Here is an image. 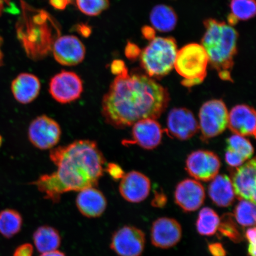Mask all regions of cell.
<instances>
[{
  "label": "cell",
  "mask_w": 256,
  "mask_h": 256,
  "mask_svg": "<svg viewBox=\"0 0 256 256\" xmlns=\"http://www.w3.org/2000/svg\"><path fill=\"white\" fill-rule=\"evenodd\" d=\"M80 12L88 16L100 15L110 8L108 0H76Z\"/></svg>",
  "instance_id": "31"
},
{
  "label": "cell",
  "mask_w": 256,
  "mask_h": 256,
  "mask_svg": "<svg viewBox=\"0 0 256 256\" xmlns=\"http://www.w3.org/2000/svg\"><path fill=\"white\" fill-rule=\"evenodd\" d=\"M76 206L80 212L88 218H97L107 209L108 200L104 194L94 187L79 192Z\"/></svg>",
  "instance_id": "19"
},
{
  "label": "cell",
  "mask_w": 256,
  "mask_h": 256,
  "mask_svg": "<svg viewBox=\"0 0 256 256\" xmlns=\"http://www.w3.org/2000/svg\"><path fill=\"white\" fill-rule=\"evenodd\" d=\"M3 44V40L1 36H0V67L3 65L4 62V55H3L2 51V46Z\"/></svg>",
  "instance_id": "44"
},
{
  "label": "cell",
  "mask_w": 256,
  "mask_h": 256,
  "mask_svg": "<svg viewBox=\"0 0 256 256\" xmlns=\"http://www.w3.org/2000/svg\"><path fill=\"white\" fill-rule=\"evenodd\" d=\"M230 8L232 14L238 20H250L255 17L256 14L255 0H232Z\"/></svg>",
  "instance_id": "29"
},
{
  "label": "cell",
  "mask_w": 256,
  "mask_h": 256,
  "mask_svg": "<svg viewBox=\"0 0 256 256\" xmlns=\"http://www.w3.org/2000/svg\"><path fill=\"white\" fill-rule=\"evenodd\" d=\"M168 92L150 76L129 74L128 68L116 76L102 102L106 123L124 129L140 120L158 119L168 108Z\"/></svg>",
  "instance_id": "1"
},
{
  "label": "cell",
  "mask_w": 256,
  "mask_h": 256,
  "mask_svg": "<svg viewBox=\"0 0 256 256\" xmlns=\"http://www.w3.org/2000/svg\"><path fill=\"white\" fill-rule=\"evenodd\" d=\"M256 168V160L254 158L236 169L234 172L232 180L236 197L255 204Z\"/></svg>",
  "instance_id": "13"
},
{
  "label": "cell",
  "mask_w": 256,
  "mask_h": 256,
  "mask_svg": "<svg viewBox=\"0 0 256 256\" xmlns=\"http://www.w3.org/2000/svg\"><path fill=\"white\" fill-rule=\"evenodd\" d=\"M9 5V0H0V14H2L3 10H4V4Z\"/></svg>",
  "instance_id": "46"
},
{
  "label": "cell",
  "mask_w": 256,
  "mask_h": 256,
  "mask_svg": "<svg viewBox=\"0 0 256 256\" xmlns=\"http://www.w3.org/2000/svg\"><path fill=\"white\" fill-rule=\"evenodd\" d=\"M34 247L30 244H24L19 246L16 250L14 256H33Z\"/></svg>",
  "instance_id": "34"
},
{
  "label": "cell",
  "mask_w": 256,
  "mask_h": 256,
  "mask_svg": "<svg viewBox=\"0 0 256 256\" xmlns=\"http://www.w3.org/2000/svg\"><path fill=\"white\" fill-rule=\"evenodd\" d=\"M213 202L220 207H228L234 202L235 192L231 179L226 175L217 176L209 188Z\"/></svg>",
  "instance_id": "23"
},
{
  "label": "cell",
  "mask_w": 256,
  "mask_h": 256,
  "mask_svg": "<svg viewBox=\"0 0 256 256\" xmlns=\"http://www.w3.org/2000/svg\"><path fill=\"white\" fill-rule=\"evenodd\" d=\"M256 228H250L246 233V236L250 244L256 246Z\"/></svg>",
  "instance_id": "40"
},
{
  "label": "cell",
  "mask_w": 256,
  "mask_h": 256,
  "mask_svg": "<svg viewBox=\"0 0 256 256\" xmlns=\"http://www.w3.org/2000/svg\"><path fill=\"white\" fill-rule=\"evenodd\" d=\"M78 30L80 33L84 37L90 36V35L92 33L91 28L88 27L87 26L80 25Z\"/></svg>",
  "instance_id": "41"
},
{
  "label": "cell",
  "mask_w": 256,
  "mask_h": 256,
  "mask_svg": "<svg viewBox=\"0 0 256 256\" xmlns=\"http://www.w3.org/2000/svg\"><path fill=\"white\" fill-rule=\"evenodd\" d=\"M206 28L202 46L208 54L209 62L224 81L232 82V72L238 52V32L226 22L215 19L204 22Z\"/></svg>",
  "instance_id": "3"
},
{
  "label": "cell",
  "mask_w": 256,
  "mask_h": 256,
  "mask_svg": "<svg viewBox=\"0 0 256 256\" xmlns=\"http://www.w3.org/2000/svg\"><path fill=\"white\" fill-rule=\"evenodd\" d=\"M228 22L229 24L228 25H230V26H235L238 24V20L235 16L231 14L228 16Z\"/></svg>",
  "instance_id": "42"
},
{
  "label": "cell",
  "mask_w": 256,
  "mask_h": 256,
  "mask_svg": "<svg viewBox=\"0 0 256 256\" xmlns=\"http://www.w3.org/2000/svg\"><path fill=\"white\" fill-rule=\"evenodd\" d=\"M218 230L220 234L231 240L234 242L238 243L242 241L241 232L231 214H225L222 218H220Z\"/></svg>",
  "instance_id": "30"
},
{
  "label": "cell",
  "mask_w": 256,
  "mask_h": 256,
  "mask_svg": "<svg viewBox=\"0 0 256 256\" xmlns=\"http://www.w3.org/2000/svg\"><path fill=\"white\" fill-rule=\"evenodd\" d=\"M256 112L247 105H238L232 108L228 116V126L236 135L256 137Z\"/></svg>",
  "instance_id": "20"
},
{
  "label": "cell",
  "mask_w": 256,
  "mask_h": 256,
  "mask_svg": "<svg viewBox=\"0 0 256 256\" xmlns=\"http://www.w3.org/2000/svg\"><path fill=\"white\" fill-rule=\"evenodd\" d=\"M50 159L57 168L31 184L44 194V199L58 203L62 195L96 188L105 172L106 160L97 142L79 140L51 150Z\"/></svg>",
  "instance_id": "2"
},
{
  "label": "cell",
  "mask_w": 256,
  "mask_h": 256,
  "mask_svg": "<svg viewBox=\"0 0 256 256\" xmlns=\"http://www.w3.org/2000/svg\"><path fill=\"white\" fill-rule=\"evenodd\" d=\"M209 250L212 256H226V252L223 246L220 243H215L209 246Z\"/></svg>",
  "instance_id": "36"
},
{
  "label": "cell",
  "mask_w": 256,
  "mask_h": 256,
  "mask_svg": "<svg viewBox=\"0 0 256 256\" xmlns=\"http://www.w3.org/2000/svg\"><path fill=\"white\" fill-rule=\"evenodd\" d=\"M142 33L143 36L145 38L146 40H148L152 41L156 38V31L151 27H144L142 30Z\"/></svg>",
  "instance_id": "39"
},
{
  "label": "cell",
  "mask_w": 256,
  "mask_h": 256,
  "mask_svg": "<svg viewBox=\"0 0 256 256\" xmlns=\"http://www.w3.org/2000/svg\"><path fill=\"white\" fill-rule=\"evenodd\" d=\"M228 116L223 101L214 100L204 104L200 113V128L204 138H212L223 133L228 126Z\"/></svg>",
  "instance_id": "7"
},
{
  "label": "cell",
  "mask_w": 256,
  "mask_h": 256,
  "mask_svg": "<svg viewBox=\"0 0 256 256\" xmlns=\"http://www.w3.org/2000/svg\"><path fill=\"white\" fill-rule=\"evenodd\" d=\"M254 154V146L244 136L235 135L227 140L226 160L231 167H240L251 158Z\"/></svg>",
  "instance_id": "22"
},
{
  "label": "cell",
  "mask_w": 256,
  "mask_h": 256,
  "mask_svg": "<svg viewBox=\"0 0 256 256\" xmlns=\"http://www.w3.org/2000/svg\"><path fill=\"white\" fill-rule=\"evenodd\" d=\"M220 168V160L215 153L212 152H194L187 160V170L192 177L198 180H212L218 174Z\"/></svg>",
  "instance_id": "11"
},
{
  "label": "cell",
  "mask_w": 256,
  "mask_h": 256,
  "mask_svg": "<svg viewBox=\"0 0 256 256\" xmlns=\"http://www.w3.org/2000/svg\"><path fill=\"white\" fill-rule=\"evenodd\" d=\"M133 126V140H128L124 144H138L143 148L152 150L161 143L164 130L155 120H140Z\"/></svg>",
  "instance_id": "18"
},
{
  "label": "cell",
  "mask_w": 256,
  "mask_h": 256,
  "mask_svg": "<svg viewBox=\"0 0 256 256\" xmlns=\"http://www.w3.org/2000/svg\"><path fill=\"white\" fill-rule=\"evenodd\" d=\"M150 20L156 30L166 33L174 30L178 24V17L172 8L158 5L152 9Z\"/></svg>",
  "instance_id": "25"
},
{
  "label": "cell",
  "mask_w": 256,
  "mask_h": 256,
  "mask_svg": "<svg viewBox=\"0 0 256 256\" xmlns=\"http://www.w3.org/2000/svg\"><path fill=\"white\" fill-rule=\"evenodd\" d=\"M83 91L82 80L74 72L62 71L54 76L50 82V94L60 104H70L78 100Z\"/></svg>",
  "instance_id": "9"
},
{
  "label": "cell",
  "mask_w": 256,
  "mask_h": 256,
  "mask_svg": "<svg viewBox=\"0 0 256 256\" xmlns=\"http://www.w3.org/2000/svg\"><path fill=\"white\" fill-rule=\"evenodd\" d=\"M24 15L18 24L17 32L18 39L22 42L28 57L39 60L46 56L53 47L54 40L50 24L51 18L44 11L36 12L31 15L24 3Z\"/></svg>",
  "instance_id": "4"
},
{
  "label": "cell",
  "mask_w": 256,
  "mask_h": 256,
  "mask_svg": "<svg viewBox=\"0 0 256 256\" xmlns=\"http://www.w3.org/2000/svg\"><path fill=\"white\" fill-rule=\"evenodd\" d=\"M167 197L162 194L156 193L154 199L152 202V206L154 207L162 208L167 204Z\"/></svg>",
  "instance_id": "37"
},
{
  "label": "cell",
  "mask_w": 256,
  "mask_h": 256,
  "mask_svg": "<svg viewBox=\"0 0 256 256\" xmlns=\"http://www.w3.org/2000/svg\"><path fill=\"white\" fill-rule=\"evenodd\" d=\"M54 58L60 65L73 66L79 65L85 59L84 44L74 36L59 38L52 47Z\"/></svg>",
  "instance_id": "12"
},
{
  "label": "cell",
  "mask_w": 256,
  "mask_h": 256,
  "mask_svg": "<svg viewBox=\"0 0 256 256\" xmlns=\"http://www.w3.org/2000/svg\"><path fill=\"white\" fill-rule=\"evenodd\" d=\"M41 83L39 78L30 73H22L12 84V92L16 100L22 104H28L40 96Z\"/></svg>",
  "instance_id": "21"
},
{
  "label": "cell",
  "mask_w": 256,
  "mask_h": 256,
  "mask_svg": "<svg viewBox=\"0 0 256 256\" xmlns=\"http://www.w3.org/2000/svg\"><path fill=\"white\" fill-rule=\"evenodd\" d=\"M234 216L236 222L242 226H255V204L248 200H242L236 208Z\"/></svg>",
  "instance_id": "28"
},
{
  "label": "cell",
  "mask_w": 256,
  "mask_h": 256,
  "mask_svg": "<svg viewBox=\"0 0 256 256\" xmlns=\"http://www.w3.org/2000/svg\"><path fill=\"white\" fill-rule=\"evenodd\" d=\"M40 256H66L65 254L62 252H60V251H53L46 252V254H43Z\"/></svg>",
  "instance_id": "43"
},
{
  "label": "cell",
  "mask_w": 256,
  "mask_h": 256,
  "mask_svg": "<svg viewBox=\"0 0 256 256\" xmlns=\"http://www.w3.org/2000/svg\"><path fill=\"white\" fill-rule=\"evenodd\" d=\"M178 50L172 38H156L140 54V64L150 78H162L174 69Z\"/></svg>",
  "instance_id": "5"
},
{
  "label": "cell",
  "mask_w": 256,
  "mask_h": 256,
  "mask_svg": "<svg viewBox=\"0 0 256 256\" xmlns=\"http://www.w3.org/2000/svg\"><path fill=\"white\" fill-rule=\"evenodd\" d=\"M142 50L136 44L129 42L128 44L126 50V55L128 59L135 60L140 56Z\"/></svg>",
  "instance_id": "33"
},
{
  "label": "cell",
  "mask_w": 256,
  "mask_h": 256,
  "mask_svg": "<svg viewBox=\"0 0 256 256\" xmlns=\"http://www.w3.org/2000/svg\"><path fill=\"white\" fill-rule=\"evenodd\" d=\"M182 236V226L175 220L162 218L153 224L152 242L156 248L162 249L174 248L180 241Z\"/></svg>",
  "instance_id": "15"
},
{
  "label": "cell",
  "mask_w": 256,
  "mask_h": 256,
  "mask_svg": "<svg viewBox=\"0 0 256 256\" xmlns=\"http://www.w3.org/2000/svg\"><path fill=\"white\" fill-rule=\"evenodd\" d=\"M168 126L172 136L184 140L190 139L200 129L193 113L184 108H174L170 112Z\"/></svg>",
  "instance_id": "17"
},
{
  "label": "cell",
  "mask_w": 256,
  "mask_h": 256,
  "mask_svg": "<svg viewBox=\"0 0 256 256\" xmlns=\"http://www.w3.org/2000/svg\"><path fill=\"white\" fill-rule=\"evenodd\" d=\"M146 245V235L134 226H124L112 236L110 248L119 256H140Z\"/></svg>",
  "instance_id": "10"
},
{
  "label": "cell",
  "mask_w": 256,
  "mask_h": 256,
  "mask_svg": "<svg viewBox=\"0 0 256 256\" xmlns=\"http://www.w3.org/2000/svg\"><path fill=\"white\" fill-rule=\"evenodd\" d=\"M248 252L250 256H256V246L250 244Z\"/></svg>",
  "instance_id": "45"
},
{
  "label": "cell",
  "mask_w": 256,
  "mask_h": 256,
  "mask_svg": "<svg viewBox=\"0 0 256 256\" xmlns=\"http://www.w3.org/2000/svg\"><path fill=\"white\" fill-rule=\"evenodd\" d=\"M50 4L53 8L59 10H64L70 2L68 0H50Z\"/></svg>",
  "instance_id": "38"
},
{
  "label": "cell",
  "mask_w": 256,
  "mask_h": 256,
  "mask_svg": "<svg viewBox=\"0 0 256 256\" xmlns=\"http://www.w3.org/2000/svg\"><path fill=\"white\" fill-rule=\"evenodd\" d=\"M34 241L38 251L40 254L56 250L62 245V236L54 227L44 226L34 232Z\"/></svg>",
  "instance_id": "24"
},
{
  "label": "cell",
  "mask_w": 256,
  "mask_h": 256,
  "mask_svg": "<svg viewBox=\"0 0 256 256\" xmlns=\"http://www.w3.org/2000/svg\"><path fill=\"white\" fill-rule=\"evenodd\" d=\"M208 64V54L202 44H191L178 52L174 67L184 78L182 84L190 88L200 84L206 79Z\"/></svg>",
  "instance_id": "6"
},
{
  "label": "cell",
  "mask_w": 256,
  "mask_h": 256,
  "mask_svg": "<svg viewBox=\"0 0 256 256\" xmlns=\"http://www.w3.org/2000/svg\"><path fill=\"white\" fill-rule=\"evenodd\" d=\"M105 171L110 176V177L115 181L120 180L126 175L120 166L114 164V163H110L106 168H105Z\"/></svg>",
  "instance_id": "32"
},
{
  "label": "cell",
  "mask_w": 256,
  "mask_h": 256,
  "mask_svg": "<svg viewBox=\"0 0 256 256\" xmlns=\"http://www.w3.org/2000/svg\"><path fill=\"white\" fill-rule=\"evenodd\" d=\"M62 136L60 124L46 115L35 118L28 128V140L32 145L40 150L55 148L60 142Z\"/></svg>",
  "instance_id": "8"
},
{
  "label": "cell",
  "mask_w": 256,
  "mask_h": 256,
  "mask_svg": "<svg viewBox=\"0 0 256 256\" xmlns=\"http://www.w3.org/2000/svg\"><path fill=\"white\" fill-rule=\"evenodd\" d=\"M206 190L199 182L187 179L179 184L175 192L176 204L185 212L197 210L206 200Z\"/></svg>",
  "instance_id": "14"
},
{
  "label": "cell",
  "mask_w": 256,
  "mask_h": 256,
  "mask_svg": "<svg viewBox=\"0 0 256 256\" xmlns=\"http://www.w3.org/2000/svg\"><path fill=\"white\" fill-rule=\"evenodd\" d=\"M151 190V182L140 172H131L122 178L120 186L121 196L130 203L138 204L145 200Z\"/></svg>",
  "instance_id": "16"
},
{
  "label": "cell",
  "mask_w": 256,
  "mask_h": 256,
  "mask_svg": "<svg viewBox=\"0 0 256 256\" xmlns=\"http://www.w3.org/2000/svg\"><path fill=\"white\" fill-rule=\"evenodd\" d=\"M23 218L18 211L8 209L0 212V234L11 238L20 232L23 226Z\"/></svg>",
  "instance_id": "26"
},
{
  "label": "cell",
  "mask_w": 256,
  "mask_h": 256,
  "mask_svg": "<svg viewBox=\"0 0 256 256\" xmlns=\"http://www.w3.org/2000/svg\"><path fill=\"white\" fill-rule=\"evenodd\" d=\"M68 2H71L72 1V0H68Z\"/></svg>",
  "instance_id": "47"
},
{
  "label": "cell",
  "mask_w": 256,
  "mask_h": 256,
  "mask_svg": "<svg viewBox=\"0 0 256 256\" xmlns=\"http://www.w3.org/2000/svg\"><path fill=\"white\" fill-rule=\"evenodd\" d=\"M220 223V217L215 211L206 208L200 214L196 224L197 230L201 235L212 236L218 230Z\"/></svg>",
  "instance_id": "27"
},
{
  "label": "cell",
  "mask_w": 256,
  "mask_h": 256,
  "mask_svg": "<svg viewBox=\"0 0 256 256\" xmlns=\"http://www.w3.org/2000/svg\"><path fill=\"white\" fill-rule=\"evenodd\" d=\"M127 69L126 64L121 60H114L111 65V72L115 76H119Z\"/></svg>",
  "instance_id": "35"
}]
</instances>
